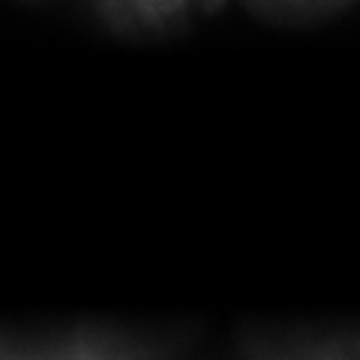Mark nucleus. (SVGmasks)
Masks as SVG:
<instances>
[{
    "mask_svg": "<svg viewBox=\"0 0 360 360\" xmlns=\"http://www.w3.org/2000/svg\"><path fill=\"white\" fill-rule=\"evenodd\" d=\"M255 18L276 27H309L340 15L352 0H240Z\"/></svg>",
    "mask_w": 360,
    "mask_h": 360,
    "instance_id": "f257e3e1",
    "label": "nucleus"
},
{
    "mask_svg": "<svg viewBox=\"0 0 360 360\" xmlns=\"http://www.w3.org/2000/svg\"><path fill=\"white\" fill-rule=\"evenodd\" d=\"M354 360H360V357H354Z\"/></svg>",
    "mask_w": 360,
    "mask_h": 360,
    "instance_id": "f03ea898",
    "label": "nucleus"
}]
</instances>
